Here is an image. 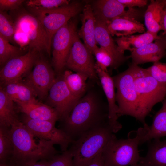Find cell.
<instances>
[{
	"mask_svg": "<svg viewBox=\"0 0 166 166\" xmlns=\"http://www.w3.org/2000/svg\"><path fill=\"white\" fill-rule=\"evenodd\" d=\"M25 166H49L48 160H42L39 161L30 163Z\"/></svg>",
	"mask_w": 166,
	"mask_h": 166,
	"instance_id": "obj_41",
	"label": "cell"
},
{
	"mask_svg": "<svg viewBox=\"0 0 166 166\" xmlns=\"http://www.w3.org/2000/svg\"><path fill=\"white\" fill-rule=\"evenodd\" d=\"M149 74L158 82L166 84V63L158 61L146 68Z\"/></svg>",
	"mask_w": 166,
	"mask_h": 166,
	"instance_id": "obj_34",
	"label": "cell"
},
{
	"mask_svg": "<svg viewBox=\"0 0 166 166\" xmlns=\"http://www.w3.org/2000/svg\"><path fill=\"white\" fill-rule=\"evenodd\" d=\"M84 5L82 2L76 1L57 8L31 13L38 19L46 31L51 52V40L54 35L82 11Z\"/></svg>",
	"mask_w": 166,
	"mask_h": 166,
	"instance_id": "obj_8",
	"label": "cell"
},
{
	"mask_svg": "<svg viewBox=\"0 0 166 166\" xmlns=\"http://www.w3.org/2000/svg\"><path fill=\"white\" fill-rule=\"evenodd\" d=\"M161 36L148 31L141 34L122 36L116 38L115 42L119 52L124 54L126 50L131 52L153 42Z\"/></svg>",
	"mask_w": 166,
	"mask_h": 166,
	"instance_id": "obj_22",
	"label": "cell"
},
{
	"mask_svg": "<svg viewBox=\"0 0 166 166\" xmlns=\"http://www.w3.org/2000/svg\"><path fill=\"white\" fill-rule=\"evenodd\" d=\"M10 14L14 19L16 30L23 32L28 37L29 49L40 53L45 52L50 56L47 35L38 19L21 6L10 11Z\"/></svg>",
	"mask_w": 166,
	"mask_h": 166,
	"instance_id": "obj_7",
	"label": "cell"
},
{
	"mask_svg": "<svg viewBox=\"0 0 166 166\" xmlns=\"http://www.w3.org/2000/svg\"><path fill=\"white\" fill-rule=\"evenodd\" d=\"M93 53L80 40L77 32L75 35L66 64L69 69L82 74L93 80L99 79Z\"/></svg>",
	"mask_w": 166,
	"mask_h": 166,
	"instance_id": "obj_11",
	"label": "cell"
},
{
	"mask_svg": "<svg viewBox=\"0 0 166 166\" xmlns=\"http://www.w3.org/2000/svg\"><path fill=\"white\" fill-rule=\"evenodd\" d=\"M0 35V65L1 68L10 59L26 53L29 50L14 45Z\"/></svg>",
	"mask_w": 166,
	"mask_h": 166,
	"instance_id": "obj_30",
	"label": "cell"
},
{
	"mask_svg": "<svg viewBox=\"0 0 166 166\" xmlns=\"http://www.w3.org/2000/svg\"><path fill=\"white\" fill-rule=\"evenodd\" d=\"M14 102L0 87V126L10 127L14 122L20 120Z\"/></svg>",
	"mask_w": 166,
	"mask_h": 166,
	"instance_id": "obj_27",
	"label": "cell"
},
{
	"mask_svg": "<svg viewBox=\"0 0 166 166\" xmlns=\"http://www.w3.org/2000/svg\"><path fill=\"white\" fill-rule=\"evenodd\" d=\"M14 43L18 45L19 47L29 50L30 41L27 36L23 32L16 30L14 36Z\"/></svg>",
	"mask_w": 166,
	"mask_h": 166,
	"instance_id": "obj_37",
	"label": "cell"
},
{
	"mask_svg": "<svg viewBox=\"0 0 166 166\" xmlns=\"http://www.w3.org/2000/svg\"><path fill=\"white\" fill-rule=\"evenodd\" d=\"M0 166H15L11 163L9 162L0 163Z\"/></svg>",
	"mask_w": 166,
	"mask_h": 166,
	"instance_id": "obj_42",
	"label": "cell"
},
{
	"mask_svg": "<svg viewBox=\"0 0 166 166\" xmlns=\"http://www.w3.org/2000/svg\"><path fill=\"white\" fill-rule=\"evenodd\" d=\"M166 0H152L144 15V23L147 31L155 34L162 30L160 22Z\"/></svg>",
	"mask_w": 166,
	"mask_h": 166,
	"instance_id": "obj_26",
	"label": "cell"
},
{
	"mask_svg": "<svg viewBox=\"0 0 166 166\" xmlns=\"http://www.w3.org/2000/svg\"><path fill=\"white\" fill-rule=\"evenodd\" d=\"M0 87L16 103L27 101L37 97L32 88L22 79L1 85Z\"/></svg>",
	"mask_w": 166,
	"mask_h": 166,
	"instance_id": "obj_23",
	"label": "cell"
},
{
	"mask_svg": "<svg viewBox=\"0 0 166 166\" xmlns=\"http://www.w3.org/2000/svg\"><path fill=\"white\" fill-rule=\"evenodd\" d=\"M67 0H29L24 2L27 10L32 13L40 10L51 9L69 3Z\"/></svg>",
	"mask_w": 166,
	"mask_h": 166,
	"instance_id": "obj_31",
	"label": "cell"
},
{
	"mask_svg": "<svg viewBox=\"0 0 166 166\" xmlns=\"http://www.w3.org/2000/svg\"><path fill=\"white\" fill-rule=\"evenodd\" d=\"M13 146L10 162L15 166H25L43 159L49 160L59 153L52 141L38 139L19 120L10 128Z\"/></svg>",
	"mask_w": 166,
	"mask_h": 166,
	"instance_id": "obj_2",
	"label": "cell"
},
{
	"mask_svg": "<svg viewBox=\"0 0 166 166\" xmlns=\"http://www.w3.org/2000/svg\"><path fill=\"white\" fill-rule=\"evenodd\" d=\"M82 11V26L78 34L93 54L94 50L98 47L95 38L96 18L90 4H85Z\"/></svg>",
	"mask_w": 166,
	"mask_h": 166,
	"instance_id": "obj_20",
	"label": "cell"
},
{
	"mask_svg": "<svg viewBox=\"0 0 166 166\" xmlns=\"http://www.w3.org/2000/svg\"><path fill=\"white\" fill-rule=\"evenodd\" d=\"M135 88L144 119L154 106L166 97V84L160 83L148 73L146 69L131 63Z\"/></svg>",
	"mask_w": 166,
	"mask_h": 166,
	"instance_id": "obj_6",
	"label": "cell"
},
{
	"mask_svg": "<svg viewBox=\"0 0 166 166\" xmlns=\"http://www.w3.org/2000/svg\"><path fill=\"white\" fill-rule=\"evenodd\" d=\"M160 24L162 30L164 31V36L166 39V0L165 6L162 13Z\"/></svg>",
	"mask_w": 166,
	"mask_h": 166,
	"instance_id": "obj_40",
	"label": "cell"
},
{
	"mask_svg": "<svg viewBox=\"0 0 166 166\" xmlns=\"http://www.w3.org/2000/svg\"><path fill=\"white\" fill-rule=\"evenodd\" d=\"M161 108L155 114L151 125H146V132L141 144L152 139L166 136V99L162 102Z\"/></svg>",
	"mask_w": 166,
	"mask_h": 166,
	"instance_id": "obj_25",
	"label": "cell"
},
{
	"mask_svg": "<svg viewBox=\"0 0 166 166\" xmlns=\"http://www.w3.org/2000/svg\"><path fill=\"white\" fill-rule=\"evenodd\" d=\"M16 31L12 16L6 11H0V35L10 43L15 44L14 36Z\"/></svg>",
	"mask_w": 166,
	"mask_h": 166,
	"instance_id": "obj_32",
	"label": "cell"
},
{
	"mask_svg": "<svg viewBox=\"0 0 166 166\" xmlns=\"http://www.w3.org/2000/svg\"><path fill=\"white\" fill-rule=\"evenodd\" d=\"M108 123L84 133L73 140L69 149L73 156V166H86L102 152L116 136Z\"/></svg>",
	"mask_w": 166,
	"mask_h": 166,
	"instance_id": "obj_3",
	"label": "cell"
},
{
	"mask_svg": "<svg viewBox=\"0 0 166 166\" xmlns=\"http://www.w3.org/2000/svg\"><path fill=\"white\" fill-rule=\"evenodd\" d=\"M109 32L112 36L118 37L132 35L136 33H144V25L136 19L128 17L117 18L107 25Z\"/></svg>",
	"mask_w": 166,
	"mask_h": 166,
	"instance_id": "obj_21",
	"label": "cell"
},
{
	"mask_svg": "<svg viewBox=\"0 0 166 166\" xmlns=\"http://www.w3.org/2000/svg\"><path fill=\"white\" fill-rule=\"evenodd\" d=\"M16 103L18 110L32 119L56 123L60 120L59 114L55 109L36 98Z\"/></svg>",
	"mask_w": 166,
	"mask_h": 166,
	"instance_id": "obj_18",
	"label": "cell"
},
{
	"mask_svg": "<svg viewBox=\"0 0 166 166\" xmlns=\"http://www.w3.org/2000/svg\"><path fill=\"white\" fill-rule=\"evenodd\" d=\"M121 3L128 9L134 8L135 6L143 7L147 3L146 0H118Z\"/></svg>",
	"mask_w": 166,
	"mask_h": 166,
	"instance_id": "obj_38",
	"label": "cell"
},
{
	"mask_svg": "<svg viewBox=\"0 0 166 166\" xmlns=\"http://www.w3.org/2000/svg\"><path fill=\"white\" fill-rule=\"evenodd\" d=\"M108 105L93 90L87 91L67 117L61 129L73 140L91 130L108 123Z\"/></svg>",
	"mask_w": 166,
	"mask_h": 166,
	"instance_id": "obj_1",
	"label": "cell"
},
{
	"mask_svg": "<svg viewBox=\"0 0 166 166\" xmlns=\"http://www.w3.org/2000/svg\"><path fill=\"white\" fill-rule=\"evenodd\" d=\"M10 128L0 126V163L9 162L12 156L13 146Z\"/></svg>",
	"mask_w": 166,
	"mask_h": 166,
	"instance_id": "obj_29",
	"label": "cell"
},
{
	"mask_svg": "<svg viewBox=\"0 0 166 166\" xmlns=\"http://www.w3.org/2000/svg\"><path fill=\"white\" fill-rule=\"evenodd\" d=\"M55 73L42 53H38L33 69L26 75L24 80L34 90L37 97L44 100L47 97L56 80Z\"/></svg>",
	"mask_w": 166,
	"mask_h": 166,
	"instance_id": "obj_10",
	"label": "cell"
},
{
	"mask_svg": "<svg viewBox=\"0 0 166 166\" xmlns=\"http://www.w3.org/2000/svg\"><path fill=\"white\" fill-rule=\"evenodd\" d=\"M20 121L36 137L59 145L62 152L68 149L73 140L63 130L55 127L56 122L34 120L23 114Z\"/></svg>",
	"mask_w": 166,
	"mask_h": 166,
	"instance_id": "obj_12",
	"label": "cell"
},
{
	"mask_svg": "<svg viewBox=\"0 0 166 166\" xmlns=\"http://www.w3.org/2000/svg\"><path fill=\"white\" fill-rule=\"evenodd\" d=\"M93 54L96 60V64L102 70L108 72L107 68H117L120 65L113 57L107 51L98 47L93 51Z\"/></svg>",
	"mask_w": 166,
	"mask_h": 166,
	"instance_id": "obj_33",
	"label": "cell"
},
{
	"mask_svg": "<svg viewBox=\"0 0 166 166\" xmlns=\"http://www.w3.org/2000/svg\"><path fill=\"white\" fill-rule=\"evenodd\" d=\"M95 38L97 43L109 52L120 65L130 58V56H125L119 52L107 25L96 19Z\"/></svg>",
	"mask_w": 166,
	"mask_h": 166,
	"instance_id": "obj_19",
	"label": "cell"
},
{
	"mask_svg": "<svg viewBox=\"0 0 166 166\" xmlns=\"http://www.w3.org/2000/svg\"><path fill=\"white\" fill-rule=\"evenodd\" d=\"M115 88L118 117L128 115L135 118L144 125L146 123L142 116L138 95L136 90L131 67L112 77Z\"/></svg>",
	"mask_w": 166,
	"mask_h": 166,
	"instance_id": "obj_5",
	"label": "cell"
},
{
	"mask_svg": "<svg viewBox=\"0 0 166 166\" xmlns=\"http://www.w3.org/2000/svg\"><path fill=\"white\" fill-rule=\"evenodd\" d=\"M49 166H73V156L69 149L48 160Z\"/></svg>",
	"mask_w": 166,
	"mask_h": 166,
	"instance_id": "obj_35",
	"label": "cell"
},
{
	"mask_svg": "<svg viewBox=\"0 0 166 166\" xmlns=\"http://www.w3.org/2000/svg\"><path fill=\"white\" fill-rule=\"evenodd\" d=\"M79 100L72 93L62 74L56 78L51 87L46 104L56 110L60 120L62 121L69 114Z\"/></svg>",
	"mask_w": 166,
	"mask_h": 166,
	"instance_id": "obj_13",
	"label": "cell"
},
{
	"mask_svg": "<svg viewBox=\"0 0 166 166\" xmlns=\"http://www.w3.org/2000/svg\"><path fill=\"white\" fill-rule=\"evenodd\" d=\"M132 166H141L139 163L137 164Z\"/></svg>",
	"mask_w": 166,
	"mask_h": 166,
	"instance_id": "obj_43",
	"label": "cell"
},
{
	"mask_svg": "<svg viewBox=\"0 0 166 166\" xmlns=\"http://www.w3.org/2000/svg\"><path fill=\"white\" fill-rule=\"evenodd\" d=\"M145 125L136 131L133 137L118 139L115 136L109 142L102 153L106 166H132L138 164L141 157L138 147L146 132Z\"/></svg>",
	"mask_w": 166,
	"mask_h": 166,
	"instance_id": "obj_4",
	"label": "cell"
},
{
	"mask_svg": "<svg viewBox=\"0 0 166 166\" xmlns=\"http://www.w3.org/2000/svg\"><path fill=\"white\" fill-rule=\"evenodd\" d=\"M95 68L107 101L108 124L113 132L117 133L121 129L122 125L118 121V107L116 101L114 81L109 73L101 69L96 63Z\"/></svg>",
	"mask_w": 166,
	"mask_h": 166,
	"instance_id": "obj_16",
	"label": "cell"
},
{
	"mask_svg": "<svg viewBox=\"0 0 166 166\" xmlns=\"http://www.w3.org/2000/svg\"><path fill=\"white\" fill-rule=\"evenodd\" d=\"M24 0H0V11L7 12L16 10L25 2Z\"/></svg>",
	"mask_w": 166,
	"mask_h": 166,
	"instance_id": "obj_36",
	"label": "cell"
},
{
	"mask_svg": "<svg viewBox=\"0 0 166 166\" xmlns=\"http://www.w3.org/2000/svg\"><path fill=\"white\" fill-rule=\"evenodd\" d=\"M38 53L29 49L25 54L8 61L1 69V85L19 79L27 75L34 66Z\"/></svg>",
	"mask_w": 166,
	"mask_h": 166,
	"instance_id": "obj_14",
	"label": "cell"
},
{
	"mask_svg": "<svg viewBox=\"0 0 166 166\" xmlns=\"http://www.w3.org/2000/svg\"><path fill=\"white\" fill-rule=\"evenodd\" d=\"M96 20L107 25L117 18L128 17L136 19L140 16L139 11L134 8L125 10L126 7L118 0H97L90 4Z\"/></svg>",
	"mask_w": 166,
	"mask_h": 166,
	"instance_id": "obj_15",
	"label": "cell"
},
{
	"mask_svg": "<svg viewBox=\"0 0 166 166\" xmlns=\"http://www.w3.org/2000/svg\"><path fill=\"white\" fill-rule=\"evenodd\" d=\"M141 166H166V140L154 139L148 144L146 155L141 157Z\"/></svg>",
	"mask_w": 166,
	"mask_h": 166,
	"instance_id": "obj_24",
	"label": "cell"
},
{
	"mask_svg": "<svg viewBox=\"0 0 166 166\" xmlns=\"http://www.w3.org/2000/svg\"><path fill=\"white\" fill-rule=\"evenodd\" d=\"M64 80L73 94L80 99L88 90L86 81L88 78L79 73H73L71 71L65 70L62 73Z\"/></svg>",
	"mask_w": 166,
	"mask_h": 166,
	"instance_id": "obj_28",
	"label": "cell"
},
{
	"mask_svg": "<svg viewBox=\"0 0 166 166\" xmlns=\"http://www.w3.org/2000/svg\"><path fill=\"white\" fill-rule=\"evenodd\" d=\"M102 152L98 155L86 166H106L102 155Z\"/></svg>",
	"mask_w": 166,
	"mask_h": 166,
	"instance_id": "obj_39",
	"label": "cell"
},
{
	"mask_svg": "<svg viewBox=\"0 0 166 166\" xmlns=\"http://www.w3.org/2000/svg\"><path fill=\"white\" fill-rule=\"evenodd\" d=\"M166 54V39L161 36L154 42L149 43L131 52L132 63L138 65L159 61Z\"/></svg>",
	"mask_w": 166,
	"mask_h": 166,
	"instance_id": "obj_17",
	"label": "cell"
},
{
	"mask_svg": "<svg viewBox=\"0 0 166 166\" xmlns=\"http://www.w3.org/2000/svg\"><path fill=\"white\" fill-rule=\"evenodd\" d=\"M77 20L71 19L52 38L51 64L58 76L63 73L65 67L74 37L77 32Z\"/></svg>",
	"mask_w": 166,
	"mask_h": 166,
	"instance_id": "obj_9",
	"label": "cell"
}]
</instances>
